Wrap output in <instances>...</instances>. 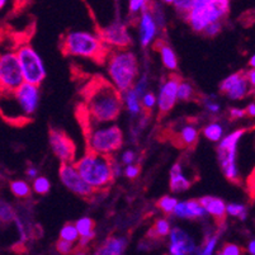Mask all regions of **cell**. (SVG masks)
Listing matches in <instances>:
<instances>
[{
  "label": "cell",
  "instance_id": "cell-32",
  "mask_svg": "<svg viewBox=\"0 0 255 255\" xmlns=\"http://www.w3.org/2000/svg\"><path fill=\"white\" fill-rule=\"evenodd\" d=\"M219 245V236L217 235H211L208 236L207 240L205 241V244L202 248L198 247L196 254H202V255H211L216 252V248Z\"/></svg>",
  "mask_w": 255,
  "mask_h": 255
},
{
  "label": "cell",
  "instance_id": "cell-41",
  "mask_svg": "<svg viewBox=\"0 0 255 255\" xmlns=\"http://www.w3.org/2000/svg\"><path fill=\"white\" fill-rule=\"evenodd\" d=\"M243 253V250L240 249V247L236 244H231V243H227L222 247V249H220L219 254L221 255H240Z\"/></svg>",
  "mask_w": 255,
  "mask_h": 255
},
{
  "label": "cell",
  "instance_id": "cell-24",
  "mask_svg": "<svg viewBox=\"0 0 255 255\" xmlns=\"http://www.w3.org/2000/svg\"><path fill=\"white\" fill-rule=\"evenodd\" d=\"M124 96V103L126 110L131 113L133 117L140 115L142 112V104H141V99L138 98V96L136 94V92L133 90V88H129L128 90L122 93Z\"/></svg>",
  "mask_w": 255,
  "mask_h": 255
},
{
  "label": "cell",
  "instance_id": "cell-13",
  "mask_svg": "<svg viewBox=\"0 0 255 255\" xmlns=\"http://www.w3.org/2000/svg\"><path fill=\"white\" fill-rule=\"evenodd\" d=\"M252 85L247 73H234L225 78L220 84V90L231 101H240L252 92Z\"/></svg>",
  "mask_w": 255,
  "mask_h": 255
},
{
  "label": "cell",
  "instance_id": "cell-43",
  "mask_svg": "<svg viewBox=\"0 0 255 255\" xmlns=\"http://www.w3.org/2000/svg\"><path fill=\"white\" fill-rule=\"evenodd\" d=\"M203 106H205L206 110H207L210 113H212V115H217V113L220 112V110H221L220 103H217L215 99L210 98V97L203 99Z\"/></svg>",
  "mask_w": 255,
  "mask_h": 255
},
{
  "label": "cell",
  "instance_id": "cell-10",
  "mask_svg": "<svg viewBox=\"0 0 255 255\" xmlns=\"http://www.w3.org/2000/svg\"><path fill=\"white\" fill-rule=\"evenodd\" d=\"M24 83L22 66L17 51L4 52L0 57V85L1 93L13 92Z\"/></svg>",
  "mask_w": 255,
  "mask_h": 255
},
{
  "label": "cell",
  "instance_id": "cell-35",
  "mask_svg": "<svg viewBox=\"0 0 255 255\" xmlns=\"http://www.w3.org/2000/svg\"><path fill=\"white\" fill-rule=\"evenodd\" d=\"M194 97V88L191 83L180 82L179 89H178V98L179 101H191Z\"/></svg>",
  "mask_w": 255,
  "mask_h": 255
},
{
  "label": "cell",
  "instance_id": "cell-37",
  "mask_svg": "<svg viewBox=\"0 0 255 255\" xmlns=\"http://www.w3.org/2000/svg\"><path fill=\"white\" fill-rule=\"evenodd\" d=\"M141 104H142V108L146 113L151 112L152 108H154L155 106H157L156 96L151 92H146L145 96L141 98Z\"/></svg>",
  "mask_w": 255,
  "mask_h": 255
},
{
  "label": "cell",
  "instance_id": "cell-18",
  "mask_svg": "<svg viewBox=\"0 0 255 255\" xmlns=\"http://www.w3.org/2000/svg\"><path fill=\"white\" fill-rule=\"evenodd\" d=\"M173 215L183 220H199L205 219L208 213L199 199H189V201L178 202Z\"/></svg>",
  "mask_w": 255,
  "mask_h": 255
},
{
  "label": "cell",
  "instance_id": "cell-19",
  "mask_svg": "<svg viewBox=\"0 0 255 255\" xmlns=\"http://www.w3.org/2000/svg\"><path fill=\"white\" fill-rule=\"evenodd\" d=\"M169 175H170L169 187L173 193H182L191 188L192 180L189 179V175L185 173L182 161H178L171 166Z\"/></svg>",
  "mask_w": 255,
  "mask_h": 255
},
{
  "label": "cell",
  "instance_id": "cell-45",
  "mask_svg": "<svg viewBox=\"0 0 255 255\" xmlns=\"http://www.w3.org/2000/svg\"><path fill=\"white\" fill-rule=\"evenodd\" d=\"M124 173L128 179H135V178H137L138 173H140V168L135 164H129V165H126Z\"/></svg>",
  "mask_w": 255,
  "mask_h": 255
},
{
  "label": "cell",
  "instance_id": "cell-34",
  "mask_svg": "<svg viewBox=\"0 0 255 255\" xmlns=\"http://www.w3.org/2000/svg\"><path fill=\"white\" fill-rule=\"evenodd\" d=\"M198 0H175L174 1V8L178 11V14L182 15L183 18L191 11V9L196 5Z\"/></svg>",
  "mask_w": 255,
  "mask_h": 255
},
{
  "label": "cell",
  "instance_id": "cell-22",
  "mask_svg": "<svg viewBox=\"0 0 255 255\" xmlns=\"http://www.w3.org/2000/svg\"><path fill=\"white\" fill-rule=\"evenodd\" d=\"M127 247H128V241L126 238L112 236L107 239L96 253L101 255H121L126 252Z\"/></svg>",
  "mask_w": 255,
  "mask_h": 255
},
{
  "label": "cell",
  "instance_id": "cell-15",
  "mask_svg": "<svg viewBox=\"0 0 255 255\" xmlns=\"http://www.w3.org/2000/svg\"><path fill=\"white\" fill-rule=\"evenodd\" d=\"M196 241L185 230L180 227H173L169 234V253L171 255H188L196 254Z\"/></svg>",
  "mask_w": 255,
  "mask_h": 255
},
{
  "label": "cell",
  "instance_id": "cell-48",
  "mask_svg": "<svg viewBox=\"0 0 255 255\" xmlns=\"http://www.w3.org/2000/svg\"><path fill=\"white\" fill-rule=\"evenodd\" d=\"M122 164V163H121ZM121 164L117 163L115 159H113V174H115V178L120 177L121 173H122V168H121Z\"/></svg>",
  "mask_w": 255,
  "mask_h": 255
},
{
  "label": "cell",
  "instance_id": "cell-9",
  "mask_svg": "<svg viewBox=\"0 0 255 255\" xmlns=\"http://www.w3.org/2000/svg\"><path fill=\"white\" fill-rule=\"evenodd\" d=\"M17 55L22 66L24 82L34 85L42 84L47 73L38 52L29 43H24L17 48Z\"/></svg>",
  "mask_w": 255,
  "mask_h": 255
},
{
  "label": "cell",
  "instance_id": "cell-51",
  "mask_svg": "<svg viewBox=\"0 0 255 255\" xmlns=\"http://www.w3.org/2000/svg\"><path fill=\"white\" fill-rule=\"evenodd\" d=\"M247 252L249 253V254L255 255V239H253V240L249 241V244H248L247 247Z\"/></svg>",
  "mask_w": 255,
  "mask_h": 255
},
{
  "label": "cell",
  "instance_id": "cell-4",
  "mask_svg": "<svg viewBox=\"0 0 255 255\" xmlns=\"http://www.w3.org/2000/svg\"><path fill=\"white\" fill-rule=\"evenodd\" d=\"M75 165L85 182L89 183L97 192L107 189L115 179L113 159L111 155L88 150L80 159L76 160Z\"/></svg>",
  "mask_w": 255,
  "mask_h": 255
},
{
  "label": "cell",
  "instance_id": "cell-21",
  "mask_svg": "<svg viewBox=\"0 0 255 255\" xmlns=\"http://www.w3.org/2000/svg\"><path fill=\"white\" fill-rule=\"evenodd\" d=\"M199 201H201V203L206 208L210 216H212L213 219L219 222L224 221L227 215V205L225 203L224 199L219 198V197L205 196Z\"/></svg>",
  "mask_w": 255,
  "mask_h": 255
},
{
  "label": "cell",
  "instance_id": "cell-49",
  "mask_svg": "<svg viewBox=\"0 0 255 255\" xmlns=\"http://www.w3.org/2000/svg\"><path fill=\"white\" fill-rule=\"evenodd\" d=\"M27 175H28V178H31V179H34V178L38 177V169L34 168V166H31V168L27 169Z\"/></svg>",
  "mask_w": 255,
  "mask_h": 255
},
{
  "label": "cell",
  "instance_id": "cell-16",
  "mask_svg": "<svg viewBox=\"0 0 255 255\" xmlns=\"http://www.w3.org/2000/svg\"><path fill=\"white\" fill-rule=\"evenodd\" d=\"M99 36L111 48H126L127 46L131 45L132 41L126 24L121 22L120 19L115 20L112 24L101 29Z\"/></svg>",
  "mask_w": 255,
  "mask_h": 255
},
{
  "label": "cell",
  "instance_id": "cell-33",
  "mask_svg": "<svg viewBox=\"0 0 255 255\" xmlns=\"http://www.w3.org/2000/svg\"><path fill=\"white\" fill-rule=\"evenodd\" d=\"M32 188H33L34 193L43 196V194H47L50 192L51 183L46 177H37L33 179Z\"/></svg>",
  "mask_w": 255,
  "mask_h": 255
},
{
  "label": "cell",
  "instance_id": "cell-31",
  "mask_svg": "<svg viewBox=\"0 0 255 255\" xmlns=\"http://www.w3.org/2000/svg\"><path fill=\"white\" fill-rule=\"evenodd\" d=\"M227 215L231 217H236L241 221H245L248 217V208L243 203H229L227 205Z\"/></svg>",
  "mask_w": 255,
  "mask_h": 255
},
{
  "label": "cell",
  "instance_id": "cell-47",
  "mask_svg": "<svg viewBox=\"0 0 255 255\" xmlns=\"http://www.w3.org/2000/svg\"><path fill=\"white\" fill-rule=\"evenodd\" d=\"M247 76L250 85H252L253 88H255V68H252L249 71H247Z\"/></svg>",
  "mask_w": 255,
  "mask_h": 255
},
{
  "label": "cell",
  "instance_id": "cell-28",
  "mask_svg": "<svg viewBox=\"0 0 255 255\" xmlns=\"http://www.w3.org/2000/svg\"><path fill=\"white\" fill-rule=\"evenodd\" d=\"M178 201L175 197H171V196H164L161 197V198L157 201V208H159L160 211L163 213H165V215H173L174 210H175V207H177L178 205Z\"/></svg>",
  "mask_w": 255,
  "mask_h": 255
},
{
  "label": "cell",
  "instance_id": "cell-6",
  "mask_svg": "<svg viewBox=\"0 0 255 255\" xmlns=\"http://www.w3.org/2000/svg\"><path fill=\"white\" fill-rule=\"evenodd\" d=\"M88 150L104 155H113L124 145V132L117 125L87 122Z\"/></svg>",
  "mask_w": 255,
  "mask_h": 255
},
{
  "label": "cell",
  "instance_id": "cell-7",
  "mask_svg": "<svg viewBox=\"0 0 255 255\" xmlns=\"http://www.w3.org/2000/svg\"><path fill=\"white\" fill-rule=\"evenodd\" d=\"M230 11V0H198L184 17L194 32L202 33L206 27L224 19Z\"/></svg>",
  "mask_w": 255,
  "mask_h": 255
},
{
  "label": "cell",
  "instance_id": "cell-39",
  "mask_svg": "<svg viewBox=\"0 0 255 255\" xmlns=\"http://www.w3.org/2000/svg\"><path fill=\"white\" fill-rule=\"evenodd\" d=\"M15 212L14 210L11 208V206L9 203L1 202V207H0V217H1V221L3 222H11L14 221L15 219Z\"/></svg>",
  "mask_w": 255,
  "mask_h": 255
},
{
  "label": "cell",
  "instance_id": "cell-11",
  "mask_svg": "<svg viewBox=\"0 0 255 255\" xmlns=\"http://www.w3.org/2000/svg\"><path fill=\"white\" fill-rule=\"evenodd\" d=\"M59 175L64 187L76 196L90 198L97 192L89 183L85 182L82 174L79 173L75 163H61Z\"/></svg>",
  "mask_w": 255,
  "mask_h": 255
},
{
  "label": "cell",
  "instance_id": "cell-55",
  "mask_svg": "<svg viewBox=\"0 0 255 255\" xmlns=\"http://www.w3.org/2000/svg\"><path fill=\"white\" fill-rule=\"evenodd\" d=\"M254 15H255V11H254Z\"/></svg>",
  "mask_w": 255,
  "mask_h": 255
},
{
  "label": "cell",
  "instance_id": "cell-46",
  "mask_svg": "<svg viewBox=\"0 0 255 255\" xmlns=\"http://www.w3.org/2000/svg\"><path fill=\"white\" fill-rule=\"evenodd\" d=\"M245 116H247V110H243V108H231L230 110V117L234 120H239Z\"/></svg>",
  "mask_w": 255,
  "mask_h": 255
},
{
  "label": "cell",
  "instance_id": "cell-26",
  "mask_svg": "<svg viewBox=\"0 0 255 255\" xmlns=\"http://www.w3.org/2000/svg\"><path fill=\"white\" fill-rule=\"evenodd\" d=\"M9 189L15 197L18 198H28L31 196V192L33 191V188L28 184V183L25 182V180H11L9 183Z\"/></svg>",
  "mask_w": 255,
  "mask_h": 255
},
{
  "label": "cell",
  "instance_id": "cell-12",
  "mask_svg": "<svg viewBox=\"0 0 255 255\" xmlns=\"http://www.w3.org/2000/svg\"><path fill=\"white\" fill-rule=\"evenodd\" d=\"M48 142L53 155L61 163H75V143L64 131L59 128H51L48 132Z\"/></svg>",
  "mask_w": 255,
  "mask_h": 255
},
{
  "label": "cell",
  "instance_id": "cell-54",
  "mask_svg": "<svg viewBox=\"0 0 255 255\" xmlns=\"http://www.w3.org/2000/svg\"><path fill=\"white\" fill-rule=\"evenodd\" d=\"M5 3H6V0H0V6L4 8V6H5Z\"/></svg>",
  "mask_w": 255,
  "mask_h": 255
},
{
  "label": "cell",
  "instance_id": "cell-38",
  "mask_svg": "<svg viewBox=\"0 0 255 255\" xmlns=\"http://www.w3.org/2000/svg\"><path fill=\"white\" fill-rule=\"evenodd\" d=\"M132 88H133V90H135L136 94L138 96V98H142V97L145 96V93L149 92V90H147V88H149V79H147V75L143 74L140 79L136 80L135 85Z\"/></svg>",
  "mask_w": 255,
  "mask_h": 255
},
{
  "label": "cell",
  "instance_id": "cell-17",
  "mask_svg": "<svg viewBox=\"0 0 255 255\" xmlns=\"http://www.w3.org/2000/svg\"><path fill=\"white\" fill-rule=\"evenodd\" d=\"M157 23L152 14L151 9L142 11L138 19V32H140V43L142 47H147L152 43L157 33Z\"/></svg>",
  "mask_w": 255,
  "mask_h": 255
},
{
  "label": "cell",
  "instance_id": "cell-20",
  "mask_svg": "<svg viewBox=\"0 0 255 255\" xmlns=\"http://www.w3.org/2000/svg\"><path fill=\"white\" fill-rule=\"evenodd\" d=\"M199 132L196 125L184 124L174 132V142L178 147H192L198 141Z\"/></svg>",
  "mask_w": 255,
  "mask_h": 255
},
{
  "label": "cell",
  "instance_id": "cell-53",
  "mask_svg": "<svg viewBox=\"0 0 255 255\" xmlns=\"http://www.w3.org/2000/svg\"><path fill=\"white\" fill-rule=\"evenodd\" d=\"M174 1H175V0H163V3L165 4H174Z\"/></svg>",
  "mask_w": 255,
  "mask_h": 255
},
{
  "label": "cell",
  "instance_id": "cell-52",
  "mask_svg": "<svg viewBox=\"0 0 255 255\" xmlns=\"http://www.w3.org/2000/svg\"><path fill=\"white\" fill-rule=\"evenodd\" d=\"M249 65H250V68H255V53H254V55H253L252 57H250Z\"/></svg>",
  "mask_w": 255,
  "mask_h": 255
},
{
  "label": "cell",
  "instance_id": "cell-23",
  "mask_svg": "<svg viewBox=\"0 0 255 255\" xmlns=\"http://www.w3.org/2000/svg\"><path fill=\"white\" fill-rule=\"evenodd\" d=\"M155 47H156V50L159 51L160 57H161V61H163L164 66L170 71L177 70L178 59L173 48H171L169 45H166L165 42H163V41H157Z\"/></svg>",
  "mask_w": 255,
  "mask_h": 255
},
{
  "label": "cell",
  "instance_id": "cell-36",
  "mask_svg": "<svg viewBox=\"0 0 255 255\" xmlns=\"http://www.w3.org/2000/svg\"><path fill=\"white\" fill-rule=\"evenodd\" d=\"M149 9V0H128V11L132 15Z\"/></svg>",
  "mask_w": 255,
  "mask_h": 255
},
{
  "label": "cell",
  "instance_id": "cell-44",
  "mask_svg": "<svg viewBox=\"0 0 255 255\" xmlns=\"http://www.w3.org/2000/svg\"><path fill=\"white\" fill-rule=\"evenodd\" d=\"M136 160V154L133 150H126V151L122 152L121 155V163L124 165H129V164H133Z\"/></svg>",
  "mask_w": 255,
  "mask_h": 255
},
{
  "label": "cell",
  "instance_id": "cell-8",
  "mask_svg": "<svg viewBox=\"0 0 255 255\" xmlns=\"http://www.w3.org/2000/svg\"><path fill=\"white\" fill-rule=\"evenodd\" d=\"M247 129H235L224 136L217 146V159L222 173L230 182H239L240 171L238 168V143L245 135Z\"/></svg>",
  "mask_w": 255,
  "mask_h": 255
},
{
  "label": "cell",
  "instance_id": "cell-2",
  "mask_svg": "<svg viewBox=\"0 0 255 255\" xmlns=\"http://www.w3.org/2000/svg\"><path fill=\"white\" fill-rule=\"evenodd\" d=\"M1 113L9 122H27L33 117L39 103V85L24 82L13 92L1 93Z\"/></svg>",
  "mask_w": 255,
  "mask_h": 255
},
{
  "label": "cell",
  "instance_id": "cell-40",
  "mask_svg": "<svg viewBox=\"0 0 255 255\" xmlns=\"http://www.w3.org/2000/svg\"><path fill=\"white\" fill-rule=\"evenodd\" d=\"M74 244H75V243L60 239L56 243V250L59 253H61V254H70V253H74V250H75Z\"/></svg>",
  "mask_w": 255,
  "mask_h": 255
},
{
  "label": "cell",
  "instance_id": "cell-3",
  "mask_svg": "<svg viewBox=\"0 0 255 255\" xmlns=\"http://www.w3.org/2000/svg\"><path fill=\"white\" fill-rule=\"evenodd\" d=\"M112 48L107 46L101 36L85 31H71L61 39V51L65 55L84 57L96 62L107 61Z\"/></svg>",
  "mask_w": 255,
  "mask_h": 255
},
{
  "label": "cell",
  "instance_id": "cell-27",
  "mask_svg": "<svg viewBox=\"0 0 255 255\" xmlns=\"http://www.w3.org/2000/svg\"><path fill=\"white\" fill-rule=\"evenodd\" d=\"M78 227L80 236H89V238H96V230H94V221L90 217H82L75 222Z\"/></svg>",
  "mask_w": 255,
  "mask_h": 255
},
{
  "label": "cell",
  "instance_id": "cell-25",
  "mask_svg": "<svg viewBox=\"0 0 255 255\" xmlns=\"http://www.w3.org/2000/svg\"><path fill=\"white\" fill-rule=\"evenodd\" d=\"M203 136L212 142H220L225 136V129L220 122H211L203 128Z\"/></svg>",
  "mask_w": 255,
  "mask_h": 255
},
{
  "label": "cell",
  "instance_id": "cell-14",
  "mask_svg": "<svg viewBox=\"0 0 255 255\" xmlns=\"http://www.w3.org/2000/svg\"><path fill=\"white\" fill-rule=\"evenodd\" d=\"M180 78L177 75H170L165 82L163 83L157 96V108L161 115H166L174 108L178 98V89H179Z\"/></svg>",
  "mask_w": 255,
  "mask_h": 255
},
{
  "label": "cell",
  "instance_id": "cell-1",
  "mask_svg": "<svg viewBox=\"0 0 255 255\" xmlns=\"http://www.w3.org/2000/svg\"><path fill=\"white\" fill-rule=\"evenodd\" d=\"M85 116L90 124H111L122 112L124 96L112 83L96 78L84 89Z\"/></svg>",
  "mask_w": 255,
  "mask_h": 255
},
{
  "label": "cell",
  "instance_id": "cell-29",
  "mask_svg": "<svg viewBox=\"0 0 255 255\" xmlns=\"http://www.w3.org/2000/svg\"><path fill=\"white\" fill-rule=\"evenodd\" d=\"M171 229L173 227L170 226V222L166 219H157L155 221L154 226H152L151 234L156 238H165V236H169Z\"/></svg>",
  "mask_w": 255,
  "mask_h": 255
},
{
  "label": "cell",
  "instance_id": "cell-30",
  "mask_svg": "<svg viewBox=\"0 0 255 255\" xmlns=\"http://www.w3.org/2000/svg\"><path fill=\"white\" fill-rule=\"evenodd\" d=\"M60 239L71 241V243H78L79 239H80V234H79L76 225L75 224L64 225L61 230H60Z\"/></svg>",
  "mask_w": 255,
  "mask_h": 255
},
{
  "label": "cell",
  "instance_id": "cell-50",
  "mask_svg": "<svg viewBox=\"0 0 255 255\" xmlns=\"http://www.w3.org/2000/svg\"><path fill=\"white\" fill-rule=\"evenodd\" d=\"M247 116H249V117H255V102H253V103L248 104L247 107Z\"/></svg>",
  "mask_w": 255,
  "mask_h": 255
},
{
  "label": "cell",
  "instance_id": "cell-42",
  "mask_svg": "<svg viewBox=\"0 0 255 255\" xmlns=\"http://www.w3.org/2000/svg\"><path fill=\"white\" fill-rule=\"evenodd\" d=\"M221 31H222V20H220V22H215L212 23V24L207 25L202 33L207 37H216Z\"/></svg>",
  "mask_w": 255,
  "mask_h": 255
},
{
  "label": "cell",
  "instance_id": "cell-5",
  "mask_svg": "<svg viewBox=\"0 0 255 255\" xmlns=\"http://www.w3.org/2000/svg\"><path fill=\"white\" fill-rule=\"evenodd\" d=\"M107 73L111 83L120 92H126L133 87L137 80V57L126 48H112L107 57Z\"/></svg>",
  "mask_w": 255,
  "mask_h": 255
}]
</instances>
